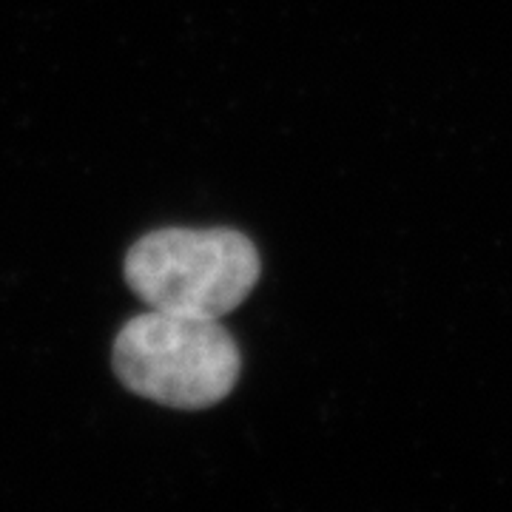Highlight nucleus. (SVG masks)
Instances as JSON below:
<instances>
[{"label":"nucleus","instance_id":"obj_2","mask_svg":"<svg viewBox=\"0 0 512 512\" xmlns=\"http://www.w3.org/2000/svg\"><path fill=\"white\" fill-rule=\"evenodd\" d=\"M123 274L151 311L220 319L254 291L259 254L231 228H163L134 242Z\"/></svg>","mask_w":512,"mask_h":512},{"label":"nucleus","instance_id":"obj_1","mask_svg":"<svg viewBox=\"0 0 512 512\" xmlns=\"http://www.w3.org/2000/svg\"><path fill=\"white\" fill-rule=\"evenodd\" d=\"M111 365L143 399L174 410H205L237 387L242 356L220 319L148 311L117 333Z\"/></svg>","mask_w":512,"mask_h":512}]
</instances>
